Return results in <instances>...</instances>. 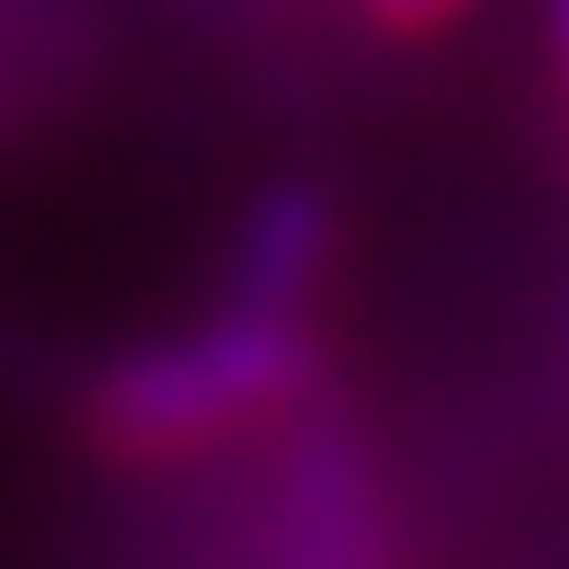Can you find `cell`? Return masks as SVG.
Returning a JSON list of instances; mask_svg holds the SVG:
<instances>
[{"mask_svg": "<svg viewBox=\"0 0 569 569\" xmlns=\"http://www.w3.org/2000/svg\"><path fill=\"white\" fill-rule=\"evenodd\" d=\"M362 9H371V18L389 27V36H431L440 18H458L466 0H362Z\"/></svg>", "mask_w": 569, "mask_h": 569, "instance_id": "obj_2", "label": "cell"}, {"mask_svg": "<svg viewBox=\"0 0 569 569\" xmlns=\"http://www.w3.org/2000/svg\"><path fill=\"white\" fill-rule=\"evenodd\" d=\"M543 52H552V78H561V104H569V0H543Z\"/></svg>", "mask_w": 569, "mask_h": 569, "instance_id": "obj_3", "label": "cell"}, {"mask_svg": "<svg viewBox=\"0 0 569 569\" xmlns=\"http://www.w3.org/2000/svg\"><path fill=\"white\" fill-rule=\"evenodd\" d=\"M302 371H311V320L224 293V311L199 320L190 337L112 362L87 389V423L112 458H181L284 406L302 389Z\"/></svg>", "mask_w": 569, "mask_h": 569, "instance_id": "obj_1", "label": "cell"}]
</instances>
